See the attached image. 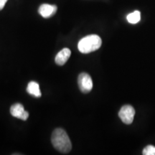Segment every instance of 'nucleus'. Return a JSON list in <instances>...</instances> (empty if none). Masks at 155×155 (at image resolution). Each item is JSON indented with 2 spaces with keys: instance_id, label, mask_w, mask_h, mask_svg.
<instances>
[{
  "instance_id": "f257e3e1",
  "label": "nucleus",
  "mask_w": 155,
  "mask_h": 155,
  "mask_svg": "<svg viewBox=\"0 0 155 155\" xmlns=\"http://www.w3.org/2000/svg\"><path fill=\"white\" fill-rule=\"evenodd\" d=\"M51 141L54 148L63 154L68 153L72 148V144L68 135L61 128L54 130L52 134Z\"/></svg>"
},
{
  "instance_id": "f03ea898",
  "label": "nucleus",
  "mask_w": 155,
  "mask_h": 155,
  "mask_svg": "<svg viewBox=\"0 0 155 155\" xmlns=\"http://www.w3.org/2000/svg\"><path fill=\"white\" fill-rule=\"evenodd\" d=\"M102 40L98 35H91L81 39L78 44V48L81 53L87 54L99 49Z\"/></svg>"
},
{
  "instance_id": "7ed1b4c3",
  "label": "nucleus",
  "mask_w": 155,
  "mask_h": 155,
  "mask_svg": "<svg viewBox=\"0 0 155 155\" xmlns=\"http://www.w3.org/2000/svg\"><path fill=\"white\" fill-rule=\"evenodd\" d=\"M78 83L80 90L84 94H88L93 88L91 77L86 73H82L78 78Z\"/></svg>"
},
{
  "instance_id": "20e7f679",
  "label": "nucleus",
  "mask_w": 155,
  "mask_h": 155,
  "mask_svg": "<svg viewBox=\"0 0 155 155\" xmlns=\"http://www.w3.org/2000/svg\"><path fill=\"white\" fill-rule=\"evenodd\" d=\"M135 115V110L130 105H125L122 106L119 112L120 119L126 124H130L133 122Z\"/></svg>"
},
{
  "instance_id": "39448f33",
  "label": "nucleus",
  "mask_w": 155,
  "mask_h": 155,
  "mask_svg": "<svg viewBox=\"0 0 155 155\" xmlns=\"http://www.w3.org/2000/svg\"><path fill=\"white\" fill-rule=\"evenodd\" d=\"M10 113L12 116H13L14 117L23 120V121H26L29 117V113L25 111L24 106L20 104H15L12 106Z\"/></svg>"
},
{
  "instance_id": "423d86ee",
  "label": "nucleus",
  "mask_w": 155,
  "mask_h": 155,
  "mask_svg": "<svg viewBox=\"0 0 155 155\" xmlns=\"http://www.w3.org/2000/svg\"><path fill=\"white\" fill-rule=\"evenodd\" d=\"M57 12V7L55 5H49V4H43L40 5L38 9V12L44 18H49L53 16Z\"/></svg>"
},
{
  "instance_id": "0eeeda50",
  "label": "nucleus",
  "mask_w": 155,
  "mask_h": 155,
  "mask_svg": "<svg viewBox=\"0 0 155 155\" xmlns=\"http://www.w3.org/2000/svg\"><path fill=\"white\" fill-rule=\"evenodd\" d=\"M71 51L68 48H63L57 54L55 58V61L58 65H63L64 64L68 61L69 58L71 57Z\"/></svg>"
},
{
  "instance_id": "6e6552de",
  "label": "nucleus",
  "mask_w": 155,
  "mask_h": 155,
  "mask_svg": "<svg viewBox=\"0 0 155 155\" xmlns=\"http://www.w3.org/2000/svg\"><path fill=\"white\" fill-rule=\"evenodd\" d=\"M27 91L29 94L34 96L37 98H40L41 97V91H40V86L37 82L35 81H31L28 83V87H27Z\"/></svg>"
},
{
  "instance_id": "1a4fd4ad",
  "label": "nucleus",
  "mask_w": 155,
  "mask_h": 155,
  "mask_svg": "<svg viewBox=\"0 0 155 155\" xmlns=\"http://www.w3.org/2000/svg\"><path fill=\"white\" fill-rule=\"evenodd\" d=\"M127 21L131 24H137L140 21L141 14L140 12L134 11L132 13H130L127 17Z\"/></svg>"
},
{
  "instance_id": "9d476101",
  "label": "nucleus",
  "mask_w": 155,
  "mask_h": 155,
  "mask_svg": "<svg viewBox=\"0 0 155 155\" xmlns=\"http://www.w3.org/2000/svg\"><path fill=\"white\" fill-rule=\"evenodd\" d=\"M142 154L144 155H155V147L149 145L143 150Z\"/></svg>"
},
{
  "instance_id": "9b49d317",
  "label": "nucleus",
  "mask_w": 155,
  "mask_h": 155,
  "mask_svg": "<svg viewBox=\"0 0 155 155\" xmlns=\"http://www.w3.org/2000/svg\"><path fill=\"white\" fill-rule=\"evenodd\" d=\"M8 0H0V10H2L5 7V4Z\"/></svg>"
}]
</instances>
